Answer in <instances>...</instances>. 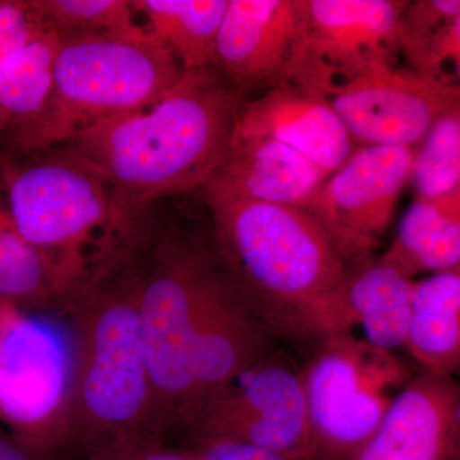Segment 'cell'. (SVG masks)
<instances>
[{
    "instance_id": "cell-1",
    "label": "cell",
    "mask_w": 460,
    "mask_h": 460,
    "mask_svg": "<svg viewBox=\"0 0 460 460\" xmlns=\"http://www.w3.org/2000/svg\"><path fill=\"white\" fill-rule=\"evenodd\" d=\"M151 226L58 304L75 345L65 447L117 460L157 445L148 431L151 383L141 319Z\"/></svg>"
},
{
    "instance_id": "cell-2",
    "label": "cell",
    "mask_w": 460,
    "mask_h": 460,
    "mask_svg": "<svg viewBox=\"0 0 460 460\" xmlns=\"http://www.w3.org/2000/svg\"><path fill=\"white\" fill-rule=\"evenodd\" d=\"M246 102L215 66L183 71L159 98L63 146L108 181L124 219L138 226L157 199L204 186L228 153Z\"/></svg>"
},
{
    "instance_id": "cell-3",
    "label": "cell",
    "mask_w": 460,
    "mask_h": 460,
    "mask_svg": "<svg viewBox=\"0 0 460 460\" xmlns=\"http://www.w3.org/2000/svg\"><path fill=\"white\" fill-rule=\"evenodd\" d=\"M210 208L224 261L272 337L317 345L354 332L345 292L349 265L313 215L262 202Z\"/></svg>"
},
{
    "instance_id": "cell-4",
    "label": "cell",
    "mask_w": 460,
    "mask_h": 460,
    "mask_svg": "<svg viewBox=\"0 0 460 460\" xmlns=\"http://www.w3.org/2000/svg\"><path fill=\"white\" fill-rule=\"evenodd\" d=\"M235 289L213 230L177 234L155 226L148 235L140 305L154 443L189 429L193 386L211 344L208 332Z\"/></svg>"
},
{
    "instance_id": "cell-5",
    "label": "cell",
    "mask_w": 460,
    "mask_h": 460,
    "mask_svg": "<svg viewBox=\"0 0 460 460\" xmlns=\"http://www.w3.org/2000/svg\"><path fill=\"white\" fill-rule=\"evenodd\" d=\"M27 159H0V181L17 232L49 271L58 305L120 252L148 217L127 223L108 181L65 146Z\"/></svg>"
},
{
    "instance_id": "cell-6",
    "label": "cell",
    "mask_w": 460,
    "mask_h": 460,
    "mask_svg": "<svg viewBox=\"0 0 460 460\" xmlns=\"http://www.w3.org/2000/svg\"><path fill=\"white\" fill-rule=\"evenodd\" d=\"M181 75L177 58L151 33L145 38L59 33L47 104L35 119L4 133L17 153L38 155L153 102Z\"/></svg>"
},
{
    "instance_id": "cell-7",
    "label": "cell",
    "mask_w": 460,
    "mask_h": 460,
    "mask_svg": "<svg viewBox=\"0 0 460 460\" xmlns=\"http://www.w3.org/2000/svg\"><path fill=\"white\" fill-rule=\"evenodd\" d=\"M413 376L399 357L354 332L317 344L301 371L316 460H350Z\"/></svg>"
},
{
    "instance_id": "cell-8",
    "label": "cell",
    "mask_w": 460,
    "mask_h": 460,
    "mask_svg": "<svg viewBox=\"0 0 460 460\" xmlns=\"http://www.w3.org/2000/svg\"><path fill=\"white\" fill-rule=\"evenodd\" d=\"M75 345L68 326L0 301V420L32 452L65 447Z\"/></svg>"
},
{
    "instance_id": "cell-9",
    "label": "cell",
    "mask_w": 460,
    "mask_h": 460,
    "mask_svg": "<svg viewBox=\"0 0 460 460\" xmlns=\"http://www.w3.org/2000/svg\"><path fill=\"white\" fill-rule=\"evenodd\" d=\"M298 26L283 84L325 96L357 75L399 63V26L405 2L296 0Z\"/></svg>"
},
{
    "instance_id": "cell-10",
    "label": "cell",
    "mask_w": 460,
    "mask_h": 460,
    "mask_svg": "<svg viewBox=\"0 0 460 460\" xmlns=\"http://www.w3.org/2000/svg\"><path fill=\"white\" fill-rule=\"evenodd\" d=\"M187 432L192 441H234L287 460H316L301 371L275 350L242 371Z\"/></svg>"
},
{
    "instance_id": "cell-11",
    "label": "cell",
    "mask_w": 460,
    "mask_h": 460,
    "mask_svg": "<svg viewBox=\"0 0 460 460\" xmlns=\"http://www.w3.org/2000/svg\"><path fill=\"white\" fill-rule=\"evenodd\" d=\"M413 148L359 145L304 210L329 233L348 265L371 256L411 181Z\"/></svg>"
},
{
    "instance_id": "cell-12",
    "label": "cell",
    "mask_w": 460,
    "mask_h": 460,
    "mask_svg": "<svg viewBox=\"0 0 460 460\" xmlns=\"http://www.w3.org/2000/svg\"><path fill=\"white\" fill-rule=\"evenodd\" d=\"M357 146L414 148L460 104L458 84L423 77L401 62L371 66L323 96Z\"/></svg>"
},
{
    "instance_id": "cell-13",
    "label": "cell",
    "mask_w": 460,
    "mask_h": 460,
    "mask_svg": "<svg viewBox=\"0 0 460 460\" xmlns=\"http://www.w3.org/2000/svg\"><path fill=\"white\" fill-rule=\"evenodd\" d=\"M296 26V0H228L215 44V68L247 100L280 86Z\"/></svg>"
},
{
    "instance_id": "cell-14",
    "label": "cell",
    "mask_w": 460,
    "mask_h": 460,
    "mask_svg": "<svg viewBox=\"0 0 460 460\" xmlns=\"http://www.w3.org/2000/svg\"><path fill=\"white\" fill-rule=\"evenodd\" d=\"M459 386L453 377L423 371L350 460H459Z\"/></svg>"
},
{
    "instance_id": "cell-15",
    "label": "cell",
    "mask_w": 460,
    "mask_h": 460,
    "mask_svg": "<svg viewBox=\"0 0 460 460\" xmlns=\"http://www.w3.org/2000/svg\"><path fill=\"white\" fill-rule=\"evenodd\" d=\"M329 174L271 138L237 135L199 189L208 205L262 202L305 208Z\"/></svg>"
},
{
    "instance_id": "cell-16",
    "label": "cell",
    "mask_w": 460,
    "mask_h": 460,
    "mask_svg": "<svg viewBox=\"0 0 460 460\" xmlns=\"http://www.w3.org/2000/svg\"><path fill=\"white\" fill-rule=\"evenodd\" d=\"M235 133L280 142L329 175L357 147L328 100L296 84H280L248 99Z\"/></svg>"
},
{
    "instance_id": "cell-17",
    "label": "cell",
    "mask_w": 460,
    "mask_h": 460,
    "mask_svg": "<svg viewBox=\"0 0 460 460\" xmlns=\"http://www.w3.org/2000/svg\"><path fill=\"white\" fill-rule=\"evenodd\" d=\"M413 284L414 279L383 256L348 266V305L367 343L387 352L404 347Z\"/></svg>"
},
{
    "instance_id": "cell-18",
    "label": "cell",
    "mask_w": 460,
    "mask_h": 460,
    "mask_svg": "<svg viewBox=\"0 0 460 460\" xmlns=\"http://www.w3.org/2000/svg\"><path fill=\"white\" fill-rule=\"evenodd\" d=\"M404 347L425 372L460 370V269L414 280Z\"/></svg>"
},
{
    "instance_id": "cell-19",
    "label": "cell",
    "mask_w": 460,
    "mask_h": 460,
    "mask_svg": "<svg viewBox=\"0 0 460 460\" xmlns=\"http://www.w3.org/2000/svg\"><path fill=\"white\" fill-rule=\"evenodd\" d=\"M383 257L411 279L460 269V196L416 199Z\"/></svg>"
},
{
    "instance_id": "cell-20",
    "label": "cell",
    "mask_w": 460,
    "mask_h": 460,
    "mask_svg": "<svg viewBox=\"0 0 460 460\" xmlns=\"http://www.w3.org/2000/svg\"><path fill=\"white\" fill-rule=\"evenodd\" d=\"M402 65L423 77L458 84L459 0L405 2L399 26Z\"/></svg>"
},
{
    "instance_id": "cell-21",
    "label": "cell",
    "mask_w": 460,
    "mask_h": 460,
    "mask_svg": "<svg viewBox=\"0 0 460 460\" xmlns=\"http://www.w3.org/2000/svg\"><path fill=\"white\" fill-rule=\"evenodd\" d=\"M146 29L168 47L183 71L214 66L215 44L228 0H132Z\"/></svg>"
},
{
    "instance_id": "cell-22",
    "label": "cell",
    "mask_w": 460,
    "mask_h": 460,
    "mask_svg": "<svg viewBox=\"0 0 460 460\" xmlns=\"http://www.w3.org/2000/svg\"><path fill=\"white\" fill-rule=\"evenodd\" d=\"M59 33L39 21L0 63V135L35 119L49 98Z\"/></svg>"
},
{
    "instance_id": "cell-23",
    "label": "cell",
    "mask_w": 460,
    "mask_h": 460,
    "mask_svg": "<svg viewBox=\"0 0 460 460\" xmlns=\"http://www.w3.org/2000/svg\"><path fill=\"white\" fill-rule=\"evenodd\" d=\"M417 146L411 174L416 199L460 196V104L441 115Z\"/></svg>"
},
{
    "instance_id": "cell-24",
    "label": "cell",
    "mask_w": 460,
    "mask_h": 460,
    "mask_svg": "<svg viewBox=\"0 0 460 460\" xmlns=\"http://www.w3.org/2000/svg\"><path fill=\"white\" fill-rule=\"evenodd\" d=\"M0 301L16 305L57 304L41 256L21 237L3 198L0 181Z\"/></svg>"
},
{
    "instance_id": "cell-25",
    "label": "cell",
    "mask_w": 460,
    "mask_h": 460,
    "mask_svg": "<svg viewBox=\"0 0 460 460\" xmlns=\"http://www.w3.org/2000/svg\"><path fill=\"white\" fill-rule=\"evenodd\" d=\"M40 22L58 33H111L145 38L150 31L136 22L127 0H26Z\"/></svg>"
},
{
    "instance_id": "cell-26",
    "label": "cell",
    "mask_w": 460,
    "mask_h": 460,
    "mask_svg": "<svg viewBox=\"0 0 460 460\" xmlns=\"http://www.w3.org/2000/svg\"><path fill=\"white\" fill-rule=\"evenodd\" d=\"M38 23L26 0L0 2V63L29 39Z\"/></svg>"
},
{
    "instance_id": "cell-27",
    "label": "cell",
    "mask_w": 460,
    "mask_h": 460,
    "mask_svg": "<svg viewBox=\"0 0 460 460\" xmlns=\"http://www.w3.org/2000/svg\"><path fill=\"white\" fill-rule=\"evenodd\" d=\"M189 452L195 460H287L279 454L234 441H193Z\"/></svg>"
},
{
    "instance_id": "cell-28",
    "label": "cell",
    "mask_w": 460,
    "mask_h": 460,
    "mask_svg": "<svg viewBox=\"0 0 460 460\" xmlns=\"http://www.w3.org/2000/svg\"><path fill=\"white\" fill-rule=\"evenodd\" d=\"M117 460H195L189 450H174L163 447V444L150 445L127 454Z\"/></svg>"
},
{
    "instance_id": "cell-29",
    "label": "cell",
    "mask_w": 460,
    "mask_h": 460,
    "mask_svg": "<svg viewBox=\"0 0 460 460\" xmlns=\"http://www.w3.org/2000/svg\"><path fill=\"white\" fill-rule=\"evenodd\" d=\"M0 460H44L40 454L27 449L13 438L0 435Z\"/></svg>"
}]
</instances>
